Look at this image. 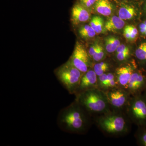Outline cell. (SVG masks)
Masks as SVG:
<instances>
[{
	"instance_id": "13",
	"label": "cell",
	"mask_w": 146,
	"mask_h": 146,
	"mask_svg": "<svg viewBox=\"0 0 146 146\" xmlns=\"http://www.w3.org/2000/svg\"><path fill=\"white\" fill-rule=\"evenodd\" d=\"M94 5L96 11L104 16H110L113 10V5L109 0H98Z\"/></svg>"
},
{
	"instance_id": "12",
	"label": "cell",
	"mask_w": 146,
	"mask_h": 146,
	"mask_svg": "<svg viewBox=\"0 0 146 146\" xmlns=\"http://www.w3.org/2000/svg\"><path fill=\"white\" fill-rule=\"evenodd\" d=\"M90 13L86 7L80 3H76L73 7L72 10L71 20L74 25H78L89 20Z\"/></svg>"
},
{
	"instance_id": "26",
	"label": "cell",
	"mask_w": 146,
	"mask_h": 146,
	"mask_svg": "<svg viewBox=\"0 0 146 146\" xmlns=\"http://www.w3.org/2000/svg\"><path fill=\"white\" fill-rule=\"evenodd\" d=\"M130 51L128 47L126 46L124 44H121L118 47L116 52H121L128 51Z\"/></svg>"
},
{
	"instance_id": "25",
	"label": "cell",
	"mask_w": 146,
	"mask_h": 146,
	"mask_svg": "<svg viewBox=\"0 0 146 146\" xmlns=\"http://www.w3.org/2000/svg\"><path fill=\"white\" fill-rule=\"evenodd\" d=\"M99 45V44H95L91 46L89 49L88 53L91 58L96 52L98 48Z\"/></svg>"
},
{
	"instance_id": "17",
	"label": "cell",
	"mask_w": 146,
	"mask_h": 146,
	"mask_svg": "<svg viewBox=\"0 0 146 146\" xmlns=\"http://www.w3.org/2000/svg\"><path fill=\"white\" fill-rule=\"evenodd\" d=\"M121 45L119 40L116 37L111 36L105 40V48L108 52L111 53L116 51L117 48Z\"/></svg>"
},
{
	"instance_id": "1",
	"label": "cell",
	"mask_w": 146,
	"mask_h": 146,
	"mask_svg": "<svg viewBox=\"0 0 146 146\" xmlns=\"http://www.w3.org/2000/svg\"><path fill=\"white\" fill-rule=\"evenodd\" d=\"M93 121V117L75 100L61 109L57 118V125L60 129L79 135L86 134Z\"/></svg>"
},
{
	"instance_id": "21",
	"label": "cell",
	"mask_w": 146,
	"mask_h": 146,
	"mask_svg": "<svg viewBox=\"0 0 146 146\" xmlns=\"http://www.w3.org/2000/svg\"><path fill=\"white\" fill-rule=\"evenodd\" d=\"M135 55L138 60L146 61V43H142L136 49Z\"/></svg>"
},
{
	"instance_id": "8",
	"label": "cell",
	"mask_w": 146,
	"mask_h": 146,
	"mask_svg": "<svg viewBox=\"0 0 146 146\" xmlns=\"http://www.w3.org/2000/svg\"><path fill=\"white\" fill-rule=\"evenodd\" d=\"M136 70L125 88L131 96L142 94L146 88V76L141 71Z\"/></svg>"
},
{
	"instance_id": "27",
	"label": "cell",
	"mask_w": 146,
	"mask_h": 146,
	"mask_svg": "<svg viewBox=\"0 0 146 146\" xmlns=\"http://www.w3.org/2000/svg\"><path fill=\"white\" fill-rule=\"evenodd\" d=\"M123 35L126 39H131V35L130 33L124 30Z\"/></svg>"
},
{
	"instance_id": "32",
	"label": "cell",
	"mask_w": 146,
	"mask_h": 146,
	"mask_svg": "<svg viewBox=\"0 0 146 146\" xmlns=\"http://www.w3.org/2000/svg\"><path fill=\"white\" fill-rule=\"evenodd\" d=\"M123 1H126V0H123Z\"/></svg>"
},
{
	"instance_id": "19",
	"label": "cell",
	"mask_w": 146,
	"mask_h": 146,
	"mask_svg": "<svg viewBox=\"0 0 146 146\" xmlns=\"http://www.w3.org/2000/svg\"><path fill=\"white\" fill-rule=\"evenodd\" d=\"M89 25L93 28L96 33L99 34L102 31L104 27L103 19L99 16H94L91 19Z\"/></svg>"
},
{
	"instance_id": "3",
	"label": "cell",
	"mask_w": 146,
	"mask_h": 146,
	"mask_svg": "<svg viewBox=\"0 0 146 146\" xmlns=\"http://www.w3.org/2000/svg\"><path fill=\"white\" fill-rule=\"evenodd\" d=\"M75 100L94 118L111 111L104 91L94 88L75 95Z\"/></svg>"
},
{
	"instance_id": "6",
	"label": "cell",
	"mask_w": 146,
	"mask_h": 146,
	"mask_svg": "<svg viewBox=\"0 0 146 146\" xmlns=\"http://www.w3.org/2000/svg\"><path fill=\"white\" fill-rule=\"evenodd\" d=\"M105 93L111 110L124 112L131 96L125 89L118 86Z\"/></svg>"
},
{
	"instance_id": "15",
	"label": "cell",
	"mask_w": 146,
	"mask_h": 146,
	"mask_svg": "<svg viewBox=\"0 0 146 146\" xmlns=\"http://www.w3.org/2000/svg\"><path fill=\"white\" fill-rule=\"evenodd\" d=\"M136 15V10L131 6H123L119 11V17L123 20H130Z\"/></svg>"
},
{
	"instance_id": "7",
	"label": "cell",
	"mask_w": 146,
	"mask_h": 146,
	"mask_svg": "<svg viewBox=\"0 0 146 146\" xmlns=\"http://www.w3.org/2000/svg\"><path fill=\"white\" fill-rule=\"evenodd\" d=\"M91 59L85 48L80 43L77 42L69 60L75 67L84 73L93 67Z\"/></svg>"
},
{
	"instance_id": "22",
	"label": "cell",
	"mask_w": 146,
	"mask_h": 146,
	"mask_svg": "<svg viewBox=\"0 0 146 146\" xmlns=\"http://www.w3.org/2000/svg\"><path fill=\"white\" fill-rule=\"evenodd\" d=\"M105 57L104 49L103 47L99 45L98 48L96 53L91 57V59L96 63L99 62L103 60Z\"/></svg>"
},
{
	"instance_id": "23",
	"label": "cell",
	"mask_w": 146,
	"mask_h": 146,
	"mask_svg": "<svg viewBox=\"0 0 146 146\" xmlns=\"http://www.w3.org/2000/svg\"><path fill=\"white\" fill-rule=\"evenodd\" d=\"M124 30L130 33L131 39H135L138 34V30L134 26H126Z\"/></svg>"
},
{
	"instance_id": "11",
	"label": "cell",
	"mask_w": 146,
	"mask_h": 146,
	"mask_svg": "<svg viewBox=\"0 0 146 146\" xmlns=\"http://www.w3.org/2000/svg\"><path fill=\"white\" fill-rule=\"evenodd\" d=\"M118 86L115 71L105 73L98 76V88L104 92Z\"/></svg>"
},
{
	"instance_id": "2",
	"label": "cell",
	"mask_w": 146,
	"mask_h": 146,
	"mask_svg": "<svg viewBox=\"0 0 146 146\" xmlns=\"http://www.w3.org/2000/svg\"><path fill=\"white\" fill-rule=\"evenodd\" d=\"M97 127L106 136L120 137L130 132L132 123L124 111L111 110L93 118Z\"/></svg>"
},
{
	"instance_id": "18",
	"label": "cell",
	"mask_w": 146,
	"mask_h": 146,
	"mask_svg": "<svg viewBox=\"0 0 146 146\" xmlns=\"http://www.w3.org/2000/svg\"><path fill=\"white\" fill-rule=\"evenodd\" d=\"M134 136L138 145L146 146V127H138Z\"/></svg>"
},
{
	"instance_id": "31",
	"label": "cell",
	"mask_w": 146,
	"mask_h": 146,
	"mask_svg": "<svg viewBox=\"0 0 146 146\" xmlns=\"http://www.w3.org/2000/svg\"><path fill=\"white\" fill-rule=\"evenodd\" d=\"M145 35H146V31L145 32Z\"/></svg>"
},
{
	"instance_id": "30",
	"label": "cell",
	"mask_w": 146,
	"mask_h": 146,
	"mask_svg": "<svg viewBox=\"0 0 146 146\" xmlns=\"http://www.w3.org/2000/svg\"><path fill=\"white\" fill-rule=\"evenodd\" d=\"M143 23H145V25H146V21H144V22H143Z\"/></svg>"
},
{
	"instance_id": "9",
	"label": "cell",
	"mask_w": 146,
	"mask_h": 146,
	"mask_svg": "<svg viewBox=\"0 0 146 146\" xmlns=\"http://www.w3.org/2000/svg\"><path fill=\"white\" fill-rule=\"evenodd\" d=\"M137 69L133 62L125 63L115 69V73L119 86L125 89L134 71Z\"/></svg>"
},
{
	"instance_id": "5",
	"label": "cell",
	"mask_w": 146,
	"mask_h": 146,
	"mask_svg": "<svg viewBox=\"0 0 146 146\" xmlns=\"http://www.w3.org/2000/svg\"><path fill=\"white\" fill-rule=\"evenodd\" d=\"M124 112L132 123L146 127V100L142 94L131 96Z\"/></svg>"
},
{
	"instance_id": "14",
	"label": "cell",
	"mask_w": 146,
	"mask_h": 146,
	"mask_svg": "<svg viewBox=\"0 0 146 146\" xmlns=\"http://www.w3.org/2000/svg\"><path fill=\"white\" fill-rule=\"evenodd\" d=\"M125 22L123 20L117 16H113L105 23L104 27L108 31H115L123 27Z\"/></svg>"
},
{
	"instance_id": "4",
	"label": "cell",
	"mask_w": 146,
	"mask_h": 146,
	"mask_svg": "<svg viewBox=\"0 0 146 146\" xmlns=\"http://www.w3.org/2000/svg\"><path fill=\"white\" fill-rule=\"evenodd\" d=\"M83 74L69 60L54 70L58 80L68 93L72 95L76 93Z\"/></svg>"
},
{
	"instance_id": "29",
	"label": "cell",
	"mask_w": 146,
	"mask_h": 146,
	"mask_svg": "<svg viewBox=\"0 0 146 146\" xmlns=\"http://www.w3.org/2000/svg\"><path fill=\"white\" fill-rule=\"evenodd\" d=\"M142 94H143V96L145 98V99L146 100V88L145 90H144L143 92L142 93Z\"/></svg>"
},
{
	"instance_id": "24",
	"label": "cell",
	"mask_w": 146,
	"mask_h": 146,
	"mask_svg": "<svg viewBox=\"0 0 146 146\" xmlns=\"http://www.w3.org/2000/svg\"><path fill=\"white\" fill-rule=\"evenodd\" d=\"M98 0H79V3L86 8H89L95 5Z\"/></svg>"
},
{
	"instance_id": "33",
	"label": "cell",
	"mask_w": 146,
	"mask_h": 146,
	"mask_svg": "<svg viewBox=\"0 0 146 146\" xmlns=\"http://www.w3.org/2000/svg\"></svg>"
},
{
	"instance_id": "10",
	"label": "cell",
	"mask_w": 146,
	"mask_h": 146,
	"mask_svg": "<svg viewBox=\"0 0 146 146\" xmlns=\"http://www.w3.org/2000/svg\"><path fill=\"white\" fill-rule=\"evenodd\" d=\"M98 76L92 68L84 73L76 94L89 89L98 88Z\"/></svg>"
},
{
	"instance_id": "20",
	"label": "cell",
	"mask_w": 146,
	"mask_h": 146,
	"mask_svg": "<svg viewBox=\"0 0 146 146\" xmlns=\"http://www.w3.org/2000/svg\"><path fill=\"white\" fill-rule=\"evenodd\" d=\"M79 33L82 38L86 39L94 37L96 33L90 25H85L80 28Z\"/></svg>"
},
{
	"instance_id": "28",
	"label": "cell",
	"mask_w": 146,
	"mask_h": 146,
	"mask_svg": "<svg viewBox=\"0 0 146 146\" xmlns=\"http://www.w3.org/2000/svg\"><path fill=\"white\" fill-rule=\"evenodd\" d=\"M140 29H146V25L144 23H142L140 25Z\"/></svg>"
},
{
	"instance_id": "16",
	"label": "cell",
	"mask_w": 146,
	"mask_h": 146,
	"mask_svg": "<svg viewBox=\"0 0 146 146\" xmlns=\"http://www.w3.org/2000/svg\"><path fill=\"white\" fill-rule=\"evenodd\" d=\"M92 69L99 76L105 73L110 72V65L108 62L101 60L95 63L93 65Z\"/></svg>"
}]
</instances>
